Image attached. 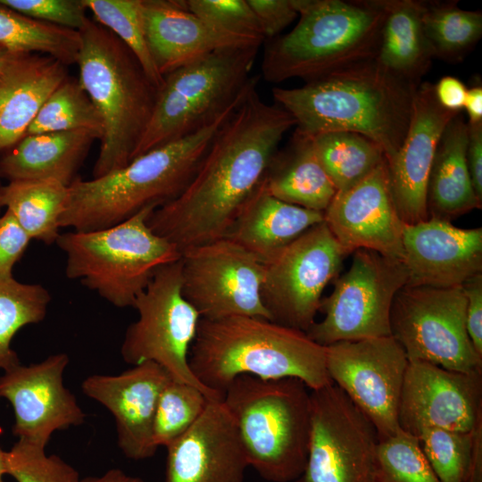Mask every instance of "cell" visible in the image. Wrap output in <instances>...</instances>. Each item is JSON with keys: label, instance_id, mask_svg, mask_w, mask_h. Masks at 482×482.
Returning <instances> with one entry per match:
<instances>
[{"label": "cell", "instance_id": "obj_8", "mask_svg": "<svg viewBox=\"0 0 482 482\" xmlns=\"http://www.w3.org/2000/svg\"><path fill=\"white\" fill-rule=\"evenodd\" d=\"M147 207L115 226L95 231L60 234L56 244L65 253V274L118 308L133 307L155 272L179 261V249L155 234Z\"/></svg>", "mask_w": 482, "mask_h": 482}, {"label": "cell", "instance_id": "obj_33", "mask_svg": "<svg viewBox=\"0 0 482 482\" xmlns=\"http://www.w3.org/2000/svg\"><path fill=\"white\" fill-rule=\"evenodd\" d=\"M79 31L27 17L0 2V46L17 54H40L64 65L77 63Z\"/></svg>", "mask_w": 482, "mask_h": 482}, {"label": "cell", "instance_id": "obj_16", "mask_svg": "<svg viewBox=\"0 0 482 482\" xmlns=\"http://www.w3.org/2000/svg\"><path fill=\"white\" fill-rule=\"evenodd\" d=\"M409 361L392 337L326 346V366L337 386L373 424L378 440L400 429L398 409Z\"/></svg>", "mask_w": 482, "mask_h": 482}, {"label": "cell", "instance_id": "obj_14", "mask_svg": "<svg viewBox=\"0 0 482 482\" xmlns=\"http://www.w3.org/2000/svg\"><path fill=\"white\" fill-rule=\"evenodd\" d=\"M307 461L295 482H373L378 442L370 420L333 382L311 390Z\"/></svg>", "mask_w": 482, "mask_h": 482}, {"label": "cell", "instance_id": "obj_53", "mask_svg": "<svg viewBox=\"0 0 482 482\" xmlns=\"http://www.w3.org/2000/svg\"><path fill=\"white\" fill-rule=\"evenodd\" d=\"M5 474H7V452L0 447V482H4Z\"/></svg>", "mask_w": 482, "mask_h": 482}, {"label": "cell", "instance_id": "obj_30", "mask_svg": "<svg viewBox=\"0 0 482 482\" xmlns=\"http://www.w3.org/2000/svg\"><path fill=\"white\" fill-rule=\"evenodd\" d=\"M384 11L375 59L391 72L420 83L434 58L421 21V1L378 0Z\"/></svg>", "mask_w": 482, "mask_h": 482}, {"label": "cell", "instance_id": "obj_54", "mask_svg": "<svg viewBox=\"0 0 482 482\" xmlns=\"http://www.w3.org/2000/svg\"><path fill=\"white\" fill-rule=\"evenodd\" d=\"M3 186L4 185L2 184L1 179H0V212H1L2 208H3L2 204H1V195H2Z\"/></svg>", "mask_w": 482, "mask_h": 482}, {"label": "cell", "instance_id": "obj_26", "mask_svg": "<svg viewBox=\"0 0 482 482\" xmlns=\"http://www.w3.org/2000/svg\"><path fill=\"white\" fill-rule=\"evenodd\" d=\"M323 221L324 212L276 198L268 191L262 180L243 206L225 237L265 263L307 229Z\"/></svg>", "mask_w": 482, "mask_h": 482}, {"label": "cell", "instance_id": "obj_51", "mask_svg": "<svg viewBox=\"0 0 482 482\" xmlns=\"http://www.w3.org/2000/svg\"><path fill=\"white\" fill-rule=\"evenodd\" d=\"M79 482H144V480L138 477L129 476L120 469H112L99 477L80 478Z\"/></svg>", "mask_w": 482, "mask_h": 482}, {"label": "cell", "instance_id": "obj_49", "mask_svg": "<svg viewBox=\"0 0 482 482\" xmlns=\"http://www.w3.org/2000/svg\"><path fill=\"white\" fill-rule=\"evenodd\" d=\"M464 482H482V420L475 428L472 458Z\"/></svg>", "mask_w": 482, "mask_h": 482}, {"label": "cell", "instance_id": "obj_23", "mask_svg": "<svg viewBox=\"0 0 482 482\" xmlns=\"http://www.w3.org/2000/svg\"><path fill=\"white\" fill-rule=\"evenodd\" d=\"M406 286L453 287L482 273V228L429 217L403 229Z\"/></svg>", "mask_w": 482, "mask_h": 482}, {"label": "cell", "instance_id": "obj_25", "mask_svg": "<svg viewBox=\"0 0 482 482\" xmlns=\"http://www.w3.org/2000/svg\"><path fill=\"white\" fill-rule=\"evenodd\" d=\"M67 66L40 54H15L0 72V153L13 147L48 96L69 77Z\"/></svg>", "mask_w": 482, "mask_h": 482}, {"label": "cell", "instance_id": "obj_27", "mask_svg": "<svg viewBox=\"0 0 482 482\" xmlns=\"http://www.w3.org/2000/svg\"><path fill=\"white\" fill-rule=\"evenodd\" d=\"M96 139L88 130L26 135L0 158V179H52L70 187Z\"/></svg>", "mask_w": 482, "mask_h": 482}, {"label": "cell", "instance_id": "obj_19", "mask_svg": "<svg viewBox=\"0 0 482 482\" xmlns=\"http://www.w3.org/2000/svg\"><path fill=\"white\" fill-rule=\"evenodd\" d=\"M324 222L352 254L358 249L403 261V229L391 193L386 161L352 187L336 193Z\"/></svg>", "mask_w": 482, "mask_h": 482}, {"label": "cell", "instance_id": "obj_52", "mask_svg": "<svg viewBox=\"0 0 482 482\" xmlns=\"http://www.w3.org/2000/svg\"><path fill=\"white\" fill-rule=\"evenodd\" d=\"M15 54L0 46V72Z\"/></svg>", "mask_w": 482, "mask_h": 482}, {"label": "cell", "instance_id": "obj_20", "mask_svg": "<svg viewBox=\"0 0 482 482\" xmlns=\"http://www.w3.org/2000/svg\"><path fill=\"white\" fill-rule=\"evenodd\" d=\"M458 112L439 104L434 84H419L406 136L386 161L391 193L404 224L428 219L427 192L433 159L445 126Z\"/></svg>", "mask_w": 482, "mask_h": 482}, {"label": "cell", "instance_id": "obj_4", "mask_svg": "<svg viewBox=\"0 0 482 482\" xmlns=\"http://www.w3.org/2000/svg\"><path fill=\"white\" fill-rule=\"evenodd\" d=\"M179 140L145 152L120 169L68 187L60 228L87 232L123 222L145 208L156 209L178 197L201 163L214 136L234 112Z\"/></svg>", "mask_w": 482, "mask_h": 482}, {"label": "cell", "instance_id": "obj_3", "mask_svg": "<svg viewBox=\"0 0 482 482\" xmlns=\"http://www.w3.org/2000/svg\"><path fill=\"white\" fill-rule=\"evenodd\" d=\"M188 361L201 384L222 398L230 383L242 375L296 378L311 390L332 383L326 346L303 331L263 318L201 319Z\"/></svg>", "mask_w": 482, "mask_h": 482}, {"label": "cell", "instance_id": "obj_21", "mask_svg": "<svg viewBox=\"0 0 482 482\" xmlns=\"http://www.w3.org/2000/svg\"><path fill=\"white\" fill-rule=\"evenodd\" d=\"M171 378L160 365L145 362L119 375H91L81 383L82 392L113 415L117 444L129 459L153 457L158 447L153 428L158 399Z\"/></svg>", "mask_w": 482, "mask_h": 482}, {"label": "cell", "instance_id": "obj_34", "mask_svg": "<svg viewBox=\"0 0 482 482\" xmlns=\"http://www.w3.org/2000/svg\"><path fill=\"white\" fill-rule=\"evenodd\" d=\"M421 21L433 57L450 62L463 60L482 36V12L456 1H421Z\"/></svg>", "mask_w": 482, "mask_h": 482}, {"label": "cell", "instance_id": "obj_11", "mask_svg": "<svg viewBox=\"0 0 482 482\" xmlns=\"http://www.w3.org/2000/svg\"><path fill=\"white\" fill-rule=\"evenodd\" d=\"M349 270L334 282L321 300L322 320L305 332L323 346L341 342L391 336L390 312L408 275L401 260L358 249Z\"/></svg>", "mask_w": 482, "mask_h": 482}, {"label": "cell", "instance_id": "obj_22", "mask_svg": "<svg viewBox=\"0 0 482 482\" xmlns=\"http://www.w3.org/2000/svg\"><path fill=\"white\" fill-rule=\"evenodd\" d=\"M166 449L164 482H245L246 453L222 401H210L194 425Z\"/></svg>", "mask_w": 482, "mask_h": 482}, {"label": "cell", "instance_id": "obj_35", "mask_svg": "<svg viewBox=\"0 0 482 482\" xmlns=\"http://www.w3.org/2000/svg\"><path fill=\"white\" fill-rule=\"evenodd\" d=\"M51 295L40 284L22 283L13 277L0 278V370L21 363L11 346L15 334L46 316Z\"/></svg>", "mask_w": 482, "mask_h": 482}, {"label": "cell", "instance_id": "obj_31", "mask_svg": "<svg viewBox=\"0 0 482 482\" xmlns=\"http://www.w3.org/2000/svg\"><path fill=\"white\" fill-rule=\"evenodd\" d=\"M68 187L52 179L17 180L4 185L1 204L31 239L56 243Z\"/></svg>", "mask_w": 482, "mask_h": 482}, {"label": "cell", "instance_id": "obj_10", "mask_svg": "<svg viewBox=\"0 0 482 482\" xmlns=\"http://www.w3.org/2000/svg\"><path fill=\"white\" fill-rule=\"evenodd\" d=\"M133 308L138 318L126 329L120 347L123 361L133 366L155 362L172 379L199 388L210 401H222L201 384L189 366L201 317L183 295L180 259L155 272Z\"/></svg>", "mask_w": 482, "mask_h": 482}, {"label": "cell", "instance_id": "obj_9", "mask_svg": "<svg viewBox=\"0 0 482 482\" xmlns=\"http://www.w3.org/2000/svg\"><path fill=\"white\" fill-rule=\"evenodd\" d=\"M260 47L218 50L166 74L134 158L200 130L242 101L258 84L250 73Z\"/></svg>", "mask_w": 482, "mask_h": 482}, {"label": "cell", "instance_id": "obj_44", "mask_svg": "<svg viewBox=\"0 0 482 482\" xmlns=\"http://www.w3.org/2000/svg\"><path fill=\"white\" fill-rule=\"evenodd\" d=\"M31 238L7 210L0 216V278L13 277L12 269Z\"/></svg>", "mask_w": 482, "mask_h": 482}, {"label": "cell", "instance_id": "obj_18", "mask_svg": "<svg viewBox=\"0 0 482 482\" xmlns=\"http://www.w3.org/2000/svg\"><path fill=\"white\" fill-rule=\"evenodd\" d=\"M69 362L67 353H59L37 363H20L0 376V398L12 406V434L18 439L46 447L54 431L84 423L85 412L63 384Z\"/></svg>", "mask_w": 482, "mask_h": 482}, {"label": "cell", "instance_id": "obj_45", "mask_svg": "<svg viewBox=\"0 0 482 482\" xmlns=\"http://www.w3.org/2000/svg\"><path fill=\"white\" fill-rule=\"evenodd\" d=\"M258 17L265 41L272 39L287 27L298 15L294 0H247Z\"/></svg>", "mask_w": 482, "mask_h": 482}, {"label": "cell", "instance_id": "obj_7", "mask_svg": "<svg viewBox=\"0 0 482 482\" xmlns=\"http://www.w3.org/2000/svg\"><path fill=\"white\" fill-rule=\"evenodd\" d=\"M299 378L242 375L224 393L248 464L270 482L295 481L308 455L311 392Z\"/></svg>", "mask_w": 482, "mask_h": 482}, {"label": "cell", "instance_id": "obj_17", "mask_svg": "<svg viewBox=\"0 0 482 482\" xmlns=\"http://www.w3.org/2000/svg\"><path fill=\"white\" fill-rule=\"evenodd\" d=\"M482 420V370L461 372L409 362L398 409L400 428L418 436L424 429L473 431Z\"/></svg>", "mask_w": 482, "mask_h": 482}, {"label": "cell", "instance_id": "obj_43", "mask_svg": "<svg viewBox=\"0 0 482 482\" xmlns=\"http://www.w3.org/2000/svg\"><path fill=\"white\" fill-rule=\"evenodd\" d=\"M31 19L79 31L89 19L83 0H0Z\"/></svg>", "mask_w": 482, "mask_h": 482}, {"label": "cell", "instance_id": "obj_39", "mask_svg": "<svg viewBox=\"0 0 482 482\" xmlns=\"http://www.w3.org/2000/svg\"><path fill=\"white\" fill-rule=\"evenodd\" d=\"M373 482H441L425 457L416 436L401 428L378 440Z\"/></svg>", "mask_w": 482, "mask_h": 482}, {"label": "cell", "instance_id": "obj_48", "mask_svg": "<svg viewBox=\"0 0 482 482\" xmlns=\"http://www.w3.org/2000/svg\"><path fill=\"white\" fill-rule=\"evenodd\" d=\"M467 89L462 81L452 76L443 77L434 84L435 95L439 104L453 112H461L463 108Z\"/></svg>", "mask_w": 482, "mask_h": 482}, {"label": "cell", "instance_id": "obj_36", "mask_svg": "<svg viewBox=\"0 0 482 482\" xmlns=\"http://www.w3.org/2000/svg\"><path fill=\"white\" fill-rule=\"evenodd\" d=\"M70 130L92 131L101 138L103 125L79 79L68 77L43 104L26 135Z\"/></svg>", "mask_w": 482, "mask_h": 482}, {"label": "cell", "instance_id": "obj_29", "mask_svg": "<svg viewBox=\"0 0 482 482\" xmlns=\"http://www.w3.org/2000/svg\"><path fill=\"white\" fill-rule=\"evenodd\" d=\"M263 180L276 198L317 212H324L337 193L317 158L312 137L296 130L287 147L276 153Z\"/></svg>", "mask_w": 482, "mask_h": 482}, {"label": "cell", "instance_id": "obj_15", "mask_svg": "<svg viewBox=\"0 0 482 482\" xmlns=\"http://www.w3.org/2000/svg\"><path fill=\"white\" fill-rule=\"evenodd\" d=\"M182 292L201 319L234 316L270 320L261 289L264 265L228 237L181 253Z\"/></svg>", "mask_w": 482, "mask_h": 482}, {"label": "cell", "instance_id": "obj_47", "mask_svg": "<svg viewBox=\"0 0 482 482\" xmlns=\"http://www.w3.org/2000/svg\"><path fill=\"white\" fill-rule=\"evenodd\" d=\"M468 124L467 164L475 194L482 202V122Z\"/></svg>", "mask_w": 482, "mask_h": 482}, {"label": "cell", "instance_id": "obj_46", "mask_svg": "<svg viewBox=\"0 0 482 482\" xmlns=\"http://www.w3.org/2000/svg\"><path fill=\"white\" fill-rule=\"evenodd\" d=\"M467 299L466 328L478 355L482 356V273L462 284Z\"/></svg>", "mask_w": 482, "mask_h": 482}, {"label": "cell", "instance_id": "obj_28", "mask_svg": "<svg viewBox=\"0 0 482 482\" xmlns=\"http://www.w3.org/2000/svg\"><path fill=\"white\" fill-rule=\"evenodd\" d=\"M467 144L468 124L460 112L447 123L436 146L428 183V218L450 221L481 208L468 170Z\"/></svg>", "mask_w": 482, "mask_h": 482}, {"label": "cell", "instance_id": "obj_1", "mask_svg": "<svg viewBox=\"0 0 482 482\" xmlns=\"http://www.w3.org/2000/svg\"><path fill=\"white\" fill-rule=\"evenodd\" d=\"M256 87L220 128L186 188L147 220L180 253L226 236L262 182L284 135L295 126L287 111L265 103Z\"/></svg>", "mask_w": 482, "mask_h": 482}, {"label": "cell", "instance_id": "obj_12", "mask_svg": "<svg viewBox=\"0 0 482 482\" xmlns=\"http://www.w3.org/2000/svg\"><path fill=\"white\" fill-rule=\"evenodd\" d=\"M467 299L462 286H404L390 312L391 336L409 362H425L461 372L482 370L466 328Z\"/></svg>", "mask_w": 482, "mask_h": 482}, {"label": "cell", "instance_id": "obj_42", "mask_svg": "<svg viewBox=\"0 0 482 482\" xmlns=\"http://www.w3.org/2000/svg\"><path fill=\"white\" fill-rule=\"evenodd\" d=\"M192 13L223 31L265 42L262 26L247 0H182Z\"/></svg>", "mask_w": 482, "mask_h": 482}, {"label": "cell", "instance_id": "obj_38", "mask_svg": "<svg viewBox=\"0 0 482 482\" xmlns=\"http://www.w3.org/2000/svg\"><path fill=\"white\" fill-rule=\"evenodd\" d=\"M210 400L197 387L170 378L158 399L153 428L156 447L168 446L203 414Z\"/></svg>", "mask_w": 482, "mask_h": 482}, {"label": "cell", "instance_id": "obj_13", "mask_svg": "<svg viewBox=\"0 0 482 482\" xmlns=\"http://www.w3.org/2000/svg\"><path fill=\"white\" fill-rule=\"evenodd\" d=\"M347 255L323 221L263 263L261 295L270 320L306 332L315 322L326 286Z\"/></svg>", "mask_w": 482, "mask_h": 482}, {"label": "cell", "instance_id": "obj_41", "mask_svg": "<svg viewBox=\"0 0 482 482\" xmlns=\"http://www.w3.org/2000/svg\"><path fill=\"white\" fill-rule=\"evenodd\" d=\"M45 446L18 439L7 452V474L17 482H79L78 471Z\"/></svg>", "mask_w": 482, "mask_h": 482}, {"label": "cell", "instance_id": "obj_2", "mask_svg": "<svg viewBox=\"0 0 482 482\" xmlns=\"http://www.w3.org/2000/svg\"><path fill=\"white\" fill-rule=\"evenodd\" d=\"M419 84L370 58L299 87H276L272 96L295 119L296 131L310 137L331 131L359 133L377 143L389 161L406 136Z\"/></svg>", "mask_w": 482, "mask_h": 482}, {"label": "cell", "instance_id": "obj_37", "mask_svg": "<svg viewBox=\"0 0 482 482\" xmlns=\"http://www.w3.org/2000/svg\"><path fill=\"white\" fill-rule=\"evenodd\" d=\"M95 21L112 31L135 54L152 83H163L151 56L145 29L142 0H83Z\"/></svg>", "mask_w": 482, "mask_h": 482}, {"label": "cell", "instance_id": "obj_6", "mask_svg": "<svg viewBox=\"0 0 482 482\" xmlns=\"http://www.w3.org/2000/svg\"><path fill=\"white\" fill-rule=\"evenodd\" d=\"M300 16L288 33L265 41L262 75L270 83L305 81L375 58L384 11L378 0H294Z\"/></svg>", "mask_w": 482, "mask_h": 482}, {"label": "cell", "instance_id": "obj_24", "mask_svg": "<svg viewBox=\"0 0 482 482\" xmlns=\"http://www.w3.org/2000/svg\"><path fill=\"white\" fill-rule=\"evenodd\" d=\"M142 8L148 48L162 77L218 50L264 44L215 28L182 0H142Z\"/></svg>", "mask_w": 482, "mask_h": 482}, {"label": "cell", "instance_id": "obj_32", "mask_svg": "<svg viewBox=\"0 0 482 482\" xmlns=\"http://www.w3.org/2000/svg\"><path fill=\"white\" fill-rule=\"evenodd\" d=\"M312 139L317 158L337 192L356 185L386 161L380 146L359 133L331 131Z\"/></svg>", "mask_w": 482, "mask_h": 482}, {"label": "cell", "instance_id": "obj_40", "mask_svg": "<svg viewBox=\"0 0 482 482\" xmlns=\"http://www.w3.org/2000/svg\"><path fill=\"white\" fill-rule=\"evenodd\" d=\"M474 437L475 429L460 432L442 428L424 429L417 436L441 482H464L472 458Z\"/></svg>", "mask_w": 482, "mask_h": 482}, {"label": "cell", "instance_id": "obj_5", "mask_svg": "<svg viewBox=\"0 0 482 482\" xmlns=\"http://www.w3.org/2000/svg\"><path fill=\"white\" fill-rule=\"evenodd\" d=\"M79 81L103 125L93 178L127 165L145 132L159 89L129 48L88 19L79 30Z\"/></svg>", "mask_w": 482, "mask_h": 482}, {"label": "cell", "instance_id": "obj_50", "mask_svg": "<svg viewBox=\"0 0 482 482\" xmlns=\"http://www.w3.org/2000/svg\"><path fill=\"white\" fill-rule=\"evenodd\" d=\"M469 123L482 122V87L475 85L467 89L464 106Z\"/></svg>", "mask_w": 482, "mask_h": 482}]
</instances>
